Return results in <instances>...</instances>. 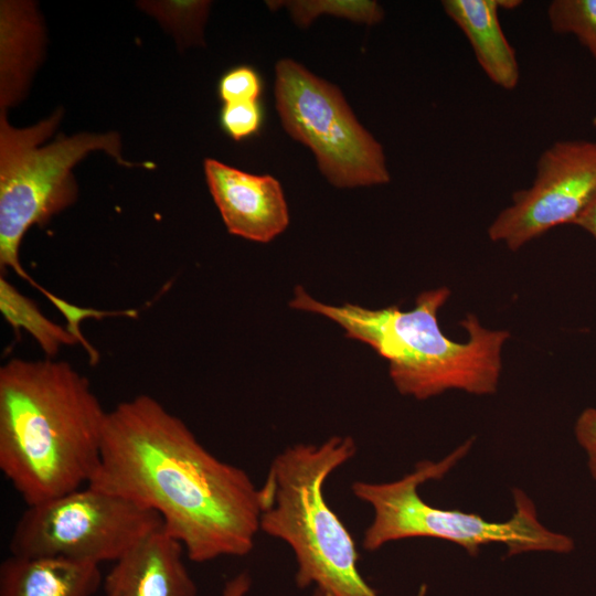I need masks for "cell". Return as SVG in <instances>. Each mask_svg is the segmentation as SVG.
I'll return each instance as SVG.
<instances>
[{
	"mask_svg": "<svg viewBox=\"0 0 596 596\" xmlns=\"http://www.w3.org/2000/svg\"><path fill=\"white\" fill-rule=\"evenodd\" d=\"M351 436H331L319 445L299 443L270 462L259 488V528L292 551L296 584L316 585L326 596H377L359 571L355 542L324 496L332 472L356 454ZM423 585L416 596H425Z\"/></svg>",
	"mask_w": 596,
	"mask_h": 596,
	"instance_id": "cell-4",
	"label": "cell"
},
{
	"mask_svg": "<svg viewBox=\"0 0 596 596\" xmlns=\"http://www.w3.org/2000/svg\"><path fill=\"white\" fill-rule=\"evenodd\" d=\"M88 486L156 511L196 563L246 556L260 531L259 488L248 473L215 457L148 394L107 412Z\"/></svg>",
	"mask_w": 596,
	"mask_h": 596,
	"instance_id": "cell-1",
	"label": "cell"
},
{
	"mask_svg": "<svg viewBox=\"0 0 596 596\" xmlns=\"http://www.w3.org/2000/svg\"><path fill=\"white\" fill-rule=\"evenodd\" d=\"M441 6L468 40L487 77L500 88L514 89L520 66L500 24L497 0H444Z\"/></svg>",
	"mask_w": 596,
	"mask_h": 596,
	"instance_id": "cell-12",
	"label": "cell"
},
{
	"mask_svg": "<svg viewBox=\"0 0 596 596\" xmlns=\"http://www.w3.org/2000/svg\"><path fill=\"white\" fill-rule=\"evenodd\" d=\"M272 10L286 7L295 23L301 28L309 26L322 14L344 18L368 25L379 23L384 11L376 1L371 0H295L267 1Z\"/></svg>",
	"mask_w": 596,
	"mask_h": 596,
	"instance_id": "cell-16",
	"label": "cell"
},
{
	"mask_svg": "<svg viewBox=\"0 0 596 596\" xmlns=\"http://www.w3.org/2000/svg\"><path fill=\"white\" fill-rule=\"evenodd\" d=\"M573 225L587 232L596 243V200L581 214Z\"/></svg>",
	"mask_w": 596,
	"mask_h": 596,
	"instance_id": "cell-24",
	"label": "cell"
},
{
	"mask_svg": "<svg viewBox=\"0 0 596 596\" xmlns=\"http://www.w3.org/2000/svg\"><path fill=\"white\" fill-rule=\"evenodd\" d=\"M592 123H593V125L596 127V113H595V115H594V117H593Z\"/></svg>",
	"mask_w": 596,
	"mask_h": 596,
	"instance_id": "cell-27",
	"label": "cell"
},
{
	"mask_svg": "<svg viewBox=\"0 0 596 596\" xmlns=\"http://www.w3.org/2000/svg\"><path fill=\"white\" fill-rule=\"evenodd\" d=\"M220 121L226 135L238 141L260 129L263 108L258 100L224 104Z\"/></svg>",
	"mask_w": 596,
	"mask_h": 596,
	"instance_id": "cell-20",
	"label": "cell"
},
{
	"mask_svg": "<svg viewBox=\"0 0 596 596\" xmlns=\"http://www.w3.org/2000/svg\"><path fill=\"white\" fill-rule=\"evenodd\" d=\"M42 294L60 310V312L64 316V318L67 321L66 329L71 334H73L78 343H81L87 351L91 362L96 363L98 360V353L97 351L86 341L84 336L81 332L79 323L84 319L87 318H95V319H102L105 317H113V316H125V317H136L137 311L136 310H119V311H105V310H97L94 308L88 307H79L76 305H73L65 299L55 296L47 289H43Z\"/></svg>",
	"mask_w": 596,
	"mask_h": 596,
	"instance_id": "cell-19",
	"label": "cell"
},
{
	"mask_svg": "<svg viewBox=\"0 0 596 596\" xmlns=\"http://www.w3.org/2000/svg\"><path fill=\"white\" fill-rule=\"evenodd\" d=\"M0 310L14 329L25 330L39 343L46 358H54L63 345L78 343L66 328L46 318L38 305L0 277Z\"/></svg>",
	"mask_w": 596,
	"mask_h": 596,
	"instance_id": "cell-15",
	"label": "cell"
},
{
	"mask_svg": "<svg viewBox=\"0 0 596 596\" xmlns=\"http://www.w3.org/2000/svg\"><path fill=\"white\" fill-rule=\"evenodd\" d=\"M62 118V110L28 128L10 126L0 111V269L12 268L36 289L23 269L19 249L26 231L45 225L77 196L72 168L87 153L103 150L119 164L135 166L121 155L117 132H81L58 137L40 146L50 137Z\"/></svg>",
	"mask_w": 596,
	"mask_h": 596,
	"instance_id": "cell-6",
	"label": "cell"
},
{
	"mask_svg": "<svg viewBox=\"0 0 596 596\" xmlns=\"http://www.w3.org/2000/svg\"><path fill=\"white\" fill-rule=\"evenodd\" d=\"M106 416L68 362L13 358L0 368V470L26 505L89 483Z\"/></svg>",
	"mask_w": 596,
	"mask_h": 596,
	"instance_id": "cell-2",
	"label": "cell"
},
{
	"mask_svg": "<svg viewBox=\"0 0 596 596\" xmlns=\"http://www.w3.org/2000/svg\"><path fill=\"white\" fill-rule=\"evenodd\" d=\"M576 441L584 450L587 468L596 480V408L587 407L581 412L574 425Z\"/></svg>",
	"mask_w": 596,
	"mask_h": 596,
	"instance_id": "cell-22",
	"label": "cell"
},
{
	"mask_svg": "<svg viewBox=\"0 0 596 596\" xmlns=\"http://www.w3.org/2000/svg\"><path fill=\"white\" fill-rule=\"evenodd\" d=\"M99 565L61 557L10 555L0 564V596H93Z\"/></svg>",
	"mask_w": 596,
	"mask_h": 596,
	"instance_id": "cell-13",
	"label": "cell"
},
{
	"mask_svg": "<svg viewBox=\"0 0 596 596\" xmlns=\"http://www.w3.org/2000/svg\"><path fill=\"white\" fill-rule=\"evenodd\" d=\"M275 71L283 127L312 150L330 183L353 188L390 181L382 146L356 120L338 87L290 58L280 60Z\"/></svg>",
	"mask_w": 596,
	"mask_h": 596,
	"instance_id": "cell-8",
	"label": "cell"
},
{
	"mask_svg": "<svg viewBox=\"0 0 596 596\" xmlns=\"http://www.w3.org/2000/svg\"><path fill=\"white\" fill-rule=\"evenodd\" d=\"M105 596H107V595H105Z\"/></svg>",
	"mask_w": 596,
	"mask_h": 596,
	"instance_id": "cell-28",
	"label": "cell"
},
{
	"mask_svg": "<svg viewBox=\"0 0 596 596\" xmlns=\"http://www.w3.org/2000/svg\"><path fill=\"white\" fill-rule=\"evenodd\" d=\"M263 89L258 73L251 66L241 65L227 71L220 79L217 93L224 104L255 102Z\"/></svg>",
	"mask_w": 596,
	"mask_h": 596,
	"instance_id": "cell-21",
	"label": "cell"
},
{
	"mask_svg": "<svg viewBox=\"0 0 596 596\" xmlns=\"http://www.w3.org/2000/svg\"><path fill=\"white\" fill-rule=\"evenodd\" d=\"M43 29L30 1L0 4V107L6 113L29 85L42 51Z\"/></svg>",
	"mask_w": 596,
	"mask_h": 596,
	"instance_id": "cell-14",
	"label": "cell"
},
{
	"mask_svg": "<svg viewBox=\"0 0 596 596\" xmlns=\"http://www.w3.org/2000/svg\"><path fill=\"white\" fill-rule=\"evenodd\" d=\"M448 287L422 291L409 310L397 306L366 308L322 302L297 286L289 307L322 316L344 334L372 348L389 363L390 379L404 396L424 401L447 391L494 394L502 371L508 330L488 329L468 313L459 322L468 338L460 342L440 328L438 313L450 298Z\"/></svg>",
	"mask_w": 596,
	"mask_h": 596,
	"instance_id": "cell-3",
	"label": "cell"
},
{
	"mask_svg": "<svg viewBox=\"0 0 596 596\" xmlns=\"http://www.w3.org/2000/svg\"><path fill=\"white\" fill-rule=\"evenodd\" d=\"M251 584L249 574L242 572L225 583L222 596H245L251 588Z\"/></svg>",
	"mask_w": 596,
	"mask_h": 596,
	"instance_id": "cell-23",
	"label": "cell"
},
{
	"mask_svg": "<svg viewBox=\"0 0 596 596\" xmlns=\"http://www.w3.org/2000/svg\"><path fill=\"white\" fill-rule=\"evenodd\" d=\"M183 545L164 532L151 533L118 561L105 576L107 596H196L184 562Z\"/></svg>",
	"mask_w": 596,
	"mask_h": 596,
	"instance_id": "cell-11",
	"label": "cell"
},
{
	"mask_svg": "<svg viewBox=\"0 0 596 596\" xmlns=\"http://www.w3.org/2000/svg\"><path fill=\"white\" fill-rule=\"evenodd\" d=\"M204 173L228 233L268 243L287 228L288 206L274 177L252 174L210 158L204 161Z\"/></svg>",
	"mask_w": 596,
	"mask_h": 596,
	"instance_id": "cell-10",
	"label": "cell"
},
{
	"mask_svg": "<svg viewBox=\"0 0 596 596\" xmlns=\"http://www.w3.org/2000/svg\"><path fill=\"white\" fill-rule=\"evenodd\" d=\"M546 15L553 32L574 35L596 63V0H553Z\"/></svg>",
	"mask_w": 596,
	"mask_h": 596,
	"instance_id": "cell-17",
	"label": "cell"
},
{
	"mask_svg": "<svg viewBox=\"0 0 596 596\" xmlns=\"http://www.w3.org/2000/svg\"><path fill=\"white\" fill-rule=\"evenodd\" d=\"M161 517L125 497L91 486L26 505L9 542L11 555L116 562L151 533Z\"/></svg>",
	"mask_w": 596,
	"mask_h": 596,
	"instance_id": "cell-7",
	"label": "cell"
},
{
	"mask_svg": "<svg viewBox=\"0 0 596 596\" xmlns=\"http://www.w3.org/2000/svg\"><path fill=\"white\" fill-rule=\"evenodd\" d=\"M145 10L168 25L178 41L188 44L202 41L203 25L207 17V1L146 2Z\"/></svg>",
	"mask_w": 596,
	"mask_h": 596,
	"instance_id": "cell-18",
	"label": "cell"
},
{
	"mask_svg": "<svg viewBox=\"0 0 596 596\" xmlns=\"http://www.w3.org/2000/svg\"><path fill=\"white\" fill-rule=\"evenodd\" d=\"M596 200V141L557 140L539 157L532 183L512 195L488 236L518 251L550 230L574 224Z\"/></svg>",
	"mask_w": 596,
	"mask_h": 596,
	"instance_id": "cell-9",
	"label": "cell"
},
{
	"mask_svg": "<svg viewBox=\"0 0 596 596\" xmlns=\"http://www.w3.org/2000/svg\"><path fill=\"white\" fill-rule=\"evenodd\" d=\"M312 596H326V595L322 592H320L319 589L315 588V592H313Z\"/></svg>",
	"mask_w": 596,
	"mask_h": 596,
	"instance_id": "cell-26",
	"label": "cell"
},
{
	"mask_svg": "<svg viewBox=\"0 0 596 596\" xmlns=\"http://www.w3.org/2000/svg\"><path fill=\"white\" fill-rule=\"evenodd\" d=\"M522 2L519 0H497L499 9L512 10L518 8Z\"/></svg>",
	"mask_w": 596,
	"mask_h": 596,
	"instance_id": "cell-25",
	"label": "cell"
},
{
	"mask_svg": "<svg viewBox=\"0 0 596 596\" xmlns=\"http://www.w3.org/2000/svg\"><path fill=\"white\" fill-rule=\"evenodd\" d=\"M467 439L439 461L422 460L414 470L389 482L354 481L353 494L373 511L362 546L377 551L394 541L430 538L453 542L476 556L481 546L503 544L508 556L525 552L566 554L574 550L568 535L544 526L533 501L521 489H513L514 512L507 521H488L477 513L434 507L418 493L421 485L441 479L470 450Z\"/></svg>",
	"mask_w": 596,
	"mask_h": 596,
	"instance_id": "cell-5",
	"label": "cell"
}]
</instances>
